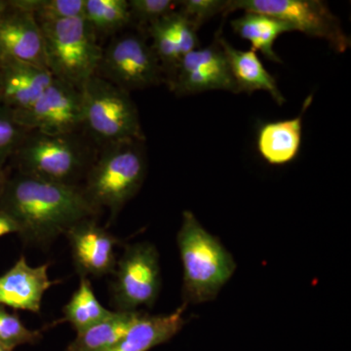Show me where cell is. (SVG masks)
I'll use <instances>...</instances> for the list:
<instances>
[{
  "label": "cell",
  "instance_id": "1",
  "mask_svg": "<svg viewBox=\"0 0 351 351\" xmlns=\"http://www.w3.org/2000/svg\"><path fill=\"white\" fill-rule=\"evenodd\" d=\"M0 210L15 221L25 244L47 247L83 219L100 210L87 199L82 186L48 182L18 172L7 180Z\"/></svg>",
  "mask_w": 351,
  "mask_h": 351
},
{
  "label": "cell",
  "instance_id": "2",
  "mask_svg": "<svg viewBox=\"0 0 351 351\" xmlns=\"http://www.w3.org/2000/svg\"><path fill=\"white\" fill-rule=\"evenodd\" d=\"M177 244L182 265V302L188 306L213 301L234 274V258L189 210L182 213Z\"/></svg>",
  "mask_w": 351,
  "mask_h": 351
},
{
  "label": "cell",
  "instance_id": "3",
  "mask_svg": "<svg viewBox=\"0 0 351 351\" xmlns=\"http://www.w3.org/2000/svg\"><path fill=\"white\" fill-rule=\"evenodd\" d=\"M145 141L129 140L106 145L97 154L82 184L97 209L107 208L110 221L140 191L147 174Z\"/></svg>",
  "mask_w": 351,
  "mask_h": 351
},
{
  "label": "cell",
  "instance_id": "4",
  "mask_svg": "<svg viewBox=\"0 0 351 351\" xmlns=\"http://www.w3.org/2000/svg\"><path fill=\"white\" fill-rule=\"evenodd\" d=\"M80 132L48 135L29 131L12 158L18 172L45 181L82 186L97 154Z\"/></svg>",
  "mask_w": 351,
  "mask_h": 351
},
{
  "label": "cell",
  "instance_id": "5",
  "mask_svg": "<svg viewBox=\"0 0 351 351\" xmlns=\"http://www.w3.org/2000/svg\"><path fill=\"white\" fill-rule=\"evenodd\" d=\"M82 131L95 145L145 141L140 115L130 93L95 75L83 84Z\"/></svg>",
  "mask_w": 351,
  "mask_h": 351
},
{
  "label": "cell",
  "instance_id": "6",
  "mask_svg": "<svg viewBox=\"0 0 351 351\" xmlns=\"http://www.w3.org/2000/svg\"><path fill=\"white\" fill-rule=\"evenodd\" d=\"M45 41L46 63L56 80L82 89L98 71L103 49L84 18L40 25Z\"/></svg>",
  "mask_w": 351,
  "mask_h": 351
},
{
  "label": "cell",
  "instance_id": "7",
  "mask_svg": "<svg viewBox=\"0 0 351 351\" xmlns=\"http://www.w3.org/2000/svg\"><path fill=\"white\" fill-rule=\"evenodd\" d=\"M235 10L263 14L282 20L294 31L324 39L339 53L350 47V39L339 18L320 0H226L225 14Z\"/></svg>",
  "mask_w": 351,
  "mask_h": 351
},
{
  "label": "cell",
  "instance_id": "8",
  "mask_svg": "<svg viewBox=\"0 0 351 351\" xmlns=\"http://www.w3.org/2000/svg\"><path fill=\"white\" fill-rule=\"evenodd\" d=\"M110 295L115 311L152 308L161 289V269L156 247L149 242L127 245L117 260Z\"/></svg>",
  "mask_w": 351,
  "mask_h": 351
},
{
  "label": "cell",
  "instance_id": "9",
  "mask_svg": "<svg viewBox=\"0 0 351 351\" xmlns=\"http://www.w3.org/2000/svg\"><path fill=\"white\" fill-rule=\"evenodd\" d=\"M143 32L114 36L103 49L97 75L129 92L156 86L163 80V69Z\"/></svg>",
  "mask_w": 351,
  "mask_h": 351
},
{
  "label": "cell",
  "instance_id": "10",
  "mask_svg": "<svg viewBox=\"0 0 351 351\" xmlns=\"http://www.w3.org/2000/svg\"><path fill=\"white\" fill-rule=\"evenodd\" d=\"M12 115L27 131L48 135L78 133L83 126L82 91L54 78L31 107Z\"/></svg>",
  "mask_w": 351,
  "mask_h": 351
},
{
  "label": "cell",
  "instance_id": "11",
  "mask_svg": "<svg viewBox=\"0 0 351 351\" xmlns=\"http://www.w3.org/2000/svg\"><path fill=\"white\" fill-rule=\"evenodd\" d=\"M168 83L178 96L210 90L239 93L225 53L217 39L208 47H198L182 58L168 77Z\"/></svg>",
  "mask_w": 351,
  "mask_h": 351
},
{
  "label": "cell",
  "instance_id": "12",
  "mask_svg": "<svg viewBox=\"0 0 351 351\" xmlns=\"http://www.w3.org/2000/svg\"><path fill=\"white\" fill-rule=\"evenodd\" d=\"M64 237L69 240L73 267L78 276L87 278L113 276L117 265L114 249L120 244V239L99 225L97 218L75 223Z\"/></svg>",
  "mask_w": 351,
  "mask_h": 351
},
{
  "label": "cell",
  "instance_id": "13",
  "mask_svg": "<svg viewBox=\"0 0 351 351\" xmlns=\"http://www.w3.org/2000/svg\"><path fill=\"white\" fill-rule=\"evenodd\" d=\"M7 60L47 69L40 25L31 14L11 5L0 21V62Z\"/></svg>",
  "mask_w": 351,
  "mask_h": 351
},
{
  "label": "cell",
  "instance_id": "14",
  "mask_svg": "<svg viewBox=\"0 0 351 351\" xmlns=\"http://www.w3.org/2000/svg\"><path fill=\"white\" fill-rule=\"evenodd\" d=\"M50 263L32 267L22 256L10 269L0 276V306L14 311L40 313L43 295L61 280H50Z\"/></svg>",
  "mask_w": 351,
  "mask_h": 351
},
{
  "label": "cell",
  "instance_id": "15",
  "mask_svg": "<svg viewBox=\"0 0 351 351\" xmlns=\"http://www.w3.org/2000/svg\"><path fill=\"white\" fill-rule=\"evenodd\" d=\"M54 76L49 69L20 61L0 62V108L11 112L31 107Z\"/></svg>",
  "mask_w": 351,
  "mask_h": 351
},
{
  "label": "cell",
  "instance_id": "16",
  "mask_svg": "<svg viewBox=\"0 0 351 351\" xmlns=\"http://www.w3.org/2000/svg\"><path fill=\"white\" fill-rule=\"evenodd\" d=\"M152 47L168 77L180 61L199 46L197 29L179 11H173L147 27Z\"/></svg>",
  "mask_w": 351,
  "mask_h": 351
},
{
  "label": "cell",
  "instance_id": "17",
  "mask_svg": "<svg viewBox=\"0 0 351 351\" xmlns=\"http://www.w3.org/2000/svg\"><path fill=\"white\" fill-rule=\"evenodd\" d=\"M313 101L307 97L300 114L292 119L263 123L258 131L257 147L261 156L271 165H283L294 160L302 144V119Z\"/></svg>",
  "mask_w": 351,
  "mask_h": 351
},
{
  "label": "cell",
  "instance_id": "18",
  "mask_svg": "<svg viewBox=\"0 0 351 351\" xmlns=\"http://www.w3.org/2000/svg\"><path fill=\"white\" fill-rule=\"evenodd\" d=\"M186 304L173 313L149 315L142 313L126 334L108 351H149L170 341L184 327Z\"/></svg>",
  "mask_w": 351,
  "mask_h": 351
},
{
  "label": "cell",
  "instance_id": "19",
  "mask_svg": "<svg viewBox=\"0 0 351 351\" xmlns=\"http://www.w3.org/2000/svg\"><path fill=\"white\" fill-rule=\"evenodd\" d=\"M216 39L225 53L239 93H252L262 90L267 92L279 106L285 103L286 99L277 86L276 80L265 69L255 50L252 48L248 51L237 49L218 34Z\"/></svg>",
  "mask_w": 351,
  "mask_h": 351
},
{
  "label": "cell",
  "instance_id": "20",
  "mask_svg": "<svg viewBox=\"0 0 351 351\" xmlns=\"http://www.w3.org/2000/svg\"><path fill=\"white\" fill-rule=\"evenodd\" d=\"M232 27L240 38L250 41L252 49L260 51L263 56L276 63L282 61L274 49V43L284 32L294 31L292 25L282 20L252 12H245L241 17L233 20Z\"/></svg>",
  "mask_w": 351,
  "mask_h": 351
},
{
  "label": "cell",
  "instance_id": "21",
  "mask_svg": "<svg viewBox=\"0 0 351 351\" xmlns=\"http://www.w3.org/2000/svg\"><path fill=\"white\" fill-rule=\"evenodd\" d=\"M142 311H113L107 319L77 332L66 351H108L119 341Z\"/></svg>",
  "mask_w": 351,
  "mask_h": 351
},
{
  "label": "cell",
  "instance_id": "22",
  "mask_svg": "<svg viewBox=\"0 0 351 351\" xmlns=\"http://www.w3.org/2000/svg\"><path fill=\"white\" fill-rule=\"evenodd\" d=\"M113 311L106 308L97 299L90 279L80 277V286L64 306L63 318L56 321L54 324L68 322L76 332H80L107 319Z\"/></svg>",
  "mask_w": 351,
  "mask_h": 351
},
{
  "label": "cell",
  "instance_id": "23",
  "mask_svg": "<svg viewBox=\"0 0 351 351\" xmlns=\"http://www.w3.org/2000/svg\"><path fill=\"white\" fill-rule=\"evenodd\" d=\"M83 18L97 36L117 34L132 23L127 0H84Z\"/></svg>",
  "mask_w": 351,
  "mask_h": 351
},
{
  "label": "cell",
  "instance_id": "24",
  "mask_svg": "<svg viewBox=\"0 0 351 351\" xmlns=\"http://www.w3.org/2000/svg\"><path fill=\"white\" fill-rule=\"evenodd\" d=\"M15 8L34 16L39 25L83 17L84 0H9Z\"/></svg>",
  "mask_w": 351,
  "mask_h": 351
},
{
  "label": "cell",
  "instance_id": "25",
  "mask_svg": "<svg viewBox=\"0 0 351 351\" xmlns=\"http://www.w3.org/2000/svg\"><path fill=\"white\" fill-rule=\"evenodd\" d=\"M43 339V331L27 329L18 313H10L0 306V341L11 348L21 345H34Z\"/></svg>",
  "mask_w": 351,
  "mask_h": 351
},
{
  "label": "cell",
  "instance_id": "26",
  "mask_svg": "<svg viewBox=\"0 0 351 351\" xmlns=\"http://www.w3.org/2000/svg\"><path fill=\"white\" fill-rule=\"evenodd\" d=\"M27 132L15 121L12 112L0 108V170L12 158Z\"/></svg>",
  "mask_w": 351,
  "mask_h": 351
},
{
  "label": "cell",
  "instance_id": "27",
  "mask_svg": "<svg viewBox=\"0 0 351 351\" xmlns=\"http://www.w3.org/2000/svg\"><path fill=\"white\" fill-rule=\"evenodd\" d=\"M128 3L132 22L145 29L152 23L175 11L178 6V1L173 0H129Z\"/></svg>",
  "mask_w": 351,
  "mask_h": 351
},
{
  "label": "cell",
  "instance_id": "28",
  "mask_svg": "<svg viewBox=\"0 0 351 351\" xmlns=\"http://www.w3.org/2000/svg\"><path fill=\"white\" fill-rule=\"evenodd\" d=\"M226 1L225 0H182V1H178V6L180 7L179 12H181L198 29L201 25L217 14H225Z\"/></svg>",
  "mask_w": 351,
  "mask_h": 351
},
{
  "label": "cell",
  "instance_id": "29",
  "mask_svg": "<svg viewBox=\"0 0 351 351\" xmlns=\"http://www.w3.org/2000/svg\"><path fill=\"white\" fill-rule=\"evenodd\" d=\"M18 232H19V228L15 221L0 210V237L11 234V233H17L18 234Z\"/></svg>",
  "mask_w": 351,
  "mask_h": 351
},
{
  "label": "cell",
  "instance_id": "30",
  "mask_svg": "<svg viewBox=\"0 0 351 351\" xmlns=\"http://www.w3.org/2000/svg\"><path fill=\"white\" fill-rule=\"evenodd\" d=\"M9 176L7 174L5 170H0V198H1L2 193H3L4 188H5V184Z\"/></svg>",
  "mask_w": 351,
  "mask_h": 351
},
{
  "label": "cell",
  "instance_id": "31",
  "mask_svg": "<svg viewBox=\"0 0 351 351\" xmlns=\"http://www.w3.org/2000/svg\"><path fill=\"white\" fill-rule=\"evenodd\" d=\"M9 0H0V21L2 20V18L5 15L7 10L9 9Z\"/></svg>",
  "mask_w": 351,
  "mask_h": 351
},
{
  "label": "cell",
  "instance_id": "32",
  "mask_svg": "<svg viewBox=\"0 0 351 351\" xmlns=\"http://www.w3.org/2000/svg\"><path fill=\"white\" fill-rule=\"evenodd\" d=\"M13 348H9L6 345H4L3 343L0 341V351H13Z\"/></svg>",
  "mask_w": 351,
  "mask_h": 351
}]
</instances>
